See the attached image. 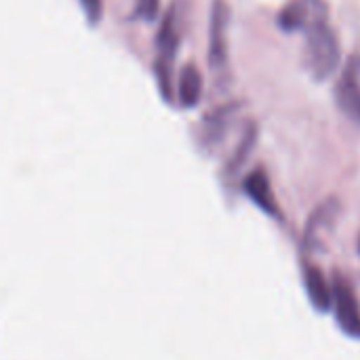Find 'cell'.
Masks as SVG:
<instances>
[{"label": "cell", "instance_id": "cell-1", "mask_svg": "<svg viewBox=\"0 0 360 360\" xmlns=\"http://www.w3.org/2000/svg\"><path fill=\"white\" fill-rule=\"evenodd\" d=\"M342 61V44L335 30L327 23H321L306 32L304 44V68L316 80L323 82L331 78Z\"/></svg>", "mask_w": 360, "mask_h": 360}, {"label": "cell", "instance_id": "cell-2", "mask_svg": "<svg viewBox=\"0 0 360 360\" xmlns=\"http://www.w3.org/2000/svg\"><path fill=\"white\" fill-rule=\"evenodd\" d=\"M329 21V4L327 0H289L278 17L276 23L283 32H310L312 27Z\"/></svg>", "mask_w": 360, "mask_h": 360}, {"label": "cell", "instance_id": "cell-3", "mask_svg": "<svg viewBox=\"0 0 360 360\" xmlns=\"http://www.w3.org/2000/svg\"><path fill=\"white\" fill-rule=\"evenodd\" d=\"M232 8L228 0H213L209 13V65L213 72H224L228 65V30Z\"/></svg>", "mask_w": 360, "mask_h": 360}, {"label": "cell", "instance_id": "cell-4", "mask_svg": "<svg viewBox=\"0 0 360 360\" xmlns=\"http://www.w3.org/2000/svg\"><path fill=\"white\" fill-rule=\"evenodd\" d=\"M181 36H184V13H181V4L173 2L160 21L158 34H156V57L154 59L175 65Z\"/></svg>", "mask_w": 360, "mask_h": 360}, {"label": "cell", "instance_id": "cell-5", "mask_svg": "<svg viewBox=\"0 0 360 360\" xmlns=\"http://www.w3.org/2000/svg\"><path fill=\"white\" fill-rule=\"evenodd\" d=\"M333 308L342 331L352 338H360V306L354 291L342 278L333 283Z\"/></svg>", "mask_w": 360, "mask_h": 360}, {"label": "cell", "instance_id": "cell-6", "mask_svg": "<svg viewBox=\"0 0 360 360\" xmlns=\"http://www.w3.org/2000/svg\"><path fill=\"white\" fill-rule=\"evenodd\" d=\"M335 99L346 114L356 116L360 108V55H352L342 68L335 84Z\"/></svg>", "mask_w": 360, "mask_h": 360}, {"label": "cell", "instance_id": "cell-7", "mask_svg": "<svg viewBox=\"0 0 360 360\" xmlns=\"http://www.w3.org/2000/svg\"><path fill=\"white\" fill-rule=\"evenodd\" d=\"M243 190L264 213L278 215V205H276V198H274V192H272V184H270V179H268L264 169H253L245 177Z\"/></svg>", "mask_w": 360, "mask_h": 360}, {"label": "cell", "instance_id": "cell-8", "mask_svg": "<svg viewBox=\"0 0 360 360\" xmlns=\"http://www.w3.org/2000/svg\"><path fill=\"white\" fill-rule=\"evenodd\" d=\"M236 112H238V105H234V103L232 105H219L213 112H209L202 118V124H200V143L207 146V148L219 146L221 139L226 137L228 124H230V120L234 118Z\"/></svg>", "mask_w": 360, "mask_h": 360}, {"label": "cell", "instance_id": "cell-9", "mask_svg": "<svg viewBox=\"0 0 360 360\" xmlns=\"http://www.w3.org/2000/svg\"><path fill=\"white\" fill-rule=\"evenodd\" d=\"M200 97H202V76L194 63H188L177 80V101L181 108L192 110L198 105Z\"/></svg>", "mask_w": 360, "mask_h": 360}, {"label": "cell", "instance_id": "cell-10", "mask_svg": "<svg viewBox=\"0 0 360 360\" xmlns=\"http://www.w3.org/2000/svg\"><path fill=\"white\" fill-rule=\"evenodd\" d=\"M306 291L316 310L325 312L333 306V289L327 285L325 276L316 268L306 270Z\"/></svg>", "mask_w": 360, "mask_h": 360}, {"label": "cell", "instance_id": "cell-11", "mask_svg": "<svg viewBox=\"0 0 360 360\" xmlns=\"http://www.w3.org/2000/svg\"><path fill=\"white\" fill-rule=\"evenodd\" d=\"M255 143H257V124L255 122H247V127H245V131H243V135L238 139V146H236L232 158L226 165V173H230V175L238 173L240 167L249 160L251 152L255 150Z\"/></svg>", "mask_w": 360, "mask_h": 360}, {"label": "cell", "instance_id": "cell-12", "mask_svg": "<svg viewBox=\"0 0 360 360\" xmlns=\"http://www.w3.org/2000/svg\"><path fill=\"white\" fill-rule=\"evenodd\" d=\"M338 211H340V202H338V200H327V202H323V205L316 209V213L310 217L308 230H306V243H308V245H314V240H319V236H321L327 228L333 226V219H335Z\"/></svg>", "mask_w": 360, "mask_h": 360}, {"label": "cell", "instance_id": "cell-13", "mask_svg": "<svg viewBox=\"0 0 360 360\" xmlns=\"http://www.w3.org/2000/svg\"><path fill=\"white\" fill-rule=\"evenodd\" d=\"M160 11V0H135L133 17L141 21H154Z\"/></svg>", "mask_w": 360, "mask_h": 360}, {"label": "cell", "instance_id": "cell-14", "mask_svg": "<svg viewBox=\"0 0 360 360\" xmlns=\"http://www.w3.org/2000/svg\"><path fill=\"white\" fill-rule=\"evenodd\" d=\"M86 21L91 25H97L101 21V15H103V0H78Z\"/></svg>", "mask_w": 360, "mask_h": 360}, {"label": "cell", "instance_id": "cell-15", "mask_svg": "<svg viewBox=\"0 0 360 360\" xmlns=\"http://www.w3.org/2000/svg\"><path fill=\"white\" fill-rule=\"evenodd\" d=\"M354 118H359L360 120V108H359V112H356V116H354Z\"/></svg>", "mask_w": 360, "mask_h": 360}]
</instances>
